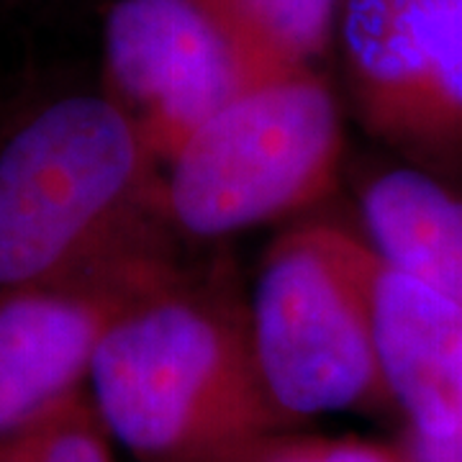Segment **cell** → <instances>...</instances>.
<instances>
[{"label":"cell","instance_id":"cell-1","mask_svg":"<svg viewBox=\"0 0 462 462\" xmlns=\"http://www.w3.org/2000/svg\"><path fill=\"white\" fill-rule=\"evenodd\" d=\"M88 393L136 462H239L285 431L260 378L249 293L229 263H180L124 309Z\"/></svg>","mask_w":462,"mask_h":462},{"label":"cell","instance_id":"cell-2","mask_svg":"<svg viewBox=\"0 0 462 462\" xmlns=\"http://www.w3.org/2000/svg\"><path fill=\"white\" fill-rule=\"evenodd\" d=\"M162 165L106 90L47 100L0 139V291L167 242Z\"/></svg>","mask_w":462,"mask_h":462},{"label":"cell","instance_id":"cell-3","mask_svg":"<svg viewBox=\"0 0 462 462\" xmlns=\"http://www.w3.org/2000/svg\"><path fill=\"white\" fill-rule=\"evenodd\" d=\"M373 263L365 234L327 221L298 224L263 254L249 327L285 430L321 413L391 409L373 327Z\"/></svg>","mask_w":462,"mask_h":462},{"label":"cell","instance_id":"cell-4","mask_svg":"<svg viewBox=\"0 0 462 462\" xmlns=\"http://www.w3.org/2000/svg\"><path fill=\"white\" fill-rule=\"evenodd\" d=\"M345 118L316 67L247 85L162 167L172 231L221 239L309 211L337 185Z\"/></svg>","mask_w":462,"mask_h":462},{"label":"cell","instance_id":"cell-5","mask_svg":"<svg viewBox=\"0 0 462 462\" xmlns=\"http://www.w3.org/2000/svg\"><path fill=\"white\" fill-rule=\"evenodd\" d=\"M352 111L409 165L462 178V0H339Z\"/></svg>","mask_w":462,"mask_h":462},{"label":"cell","instance_id":"cell-6","mask_svg":"<svg viewBox=\"0 0 462 462\" xmlns=\"http://www.w3.org/2000/svg\"><path fill=\"white\" fill-rule=\"evenodd\" d=\"M263 78L200 0H116L106 14L103 90L162 167Z\"/></svg>","mask_w":462,"mask_h":462},{"label":"cell","instance_id":"cell-7","mask_svg":"<svg viewBox=\"0 0 462 462\" xmlns=\"http://www.w3.org/2000/svg\"><path fill=\"white\" fill-rule=\"evenodd\" d=\"M178 264L167 239L69 281L0 291V445L88 391L106 331Z\"/></svg>","mask_w":462,"mask_h":462},{"label":"cell","instance_id":"cell-8","mask_svg":"<svg viewBox=\"0 0 462 462\" xmlns=\"http://www.w3.org/2000/svg\"><path fill=\"white\" fill-rule=\"evenodd\" d=\"M373 327L383 383L403 430H455L462 421V303L375 252Z\"/></svg>","mask_w":462,"mask_h":462},{"label":"cell","instance_id":"cell-9","mask_svg":"<svg viewBox=\"0 0 462 462\" xmlns=\"http://www.w3.org/2000/svg\"><path fill=\"white\" fill-rule=\"evenodd\" d=\"M365 239L385 263L462 303V185L416 165L373 172L360 188Z\"/></svg>","mask_w":462,"mask_h":462},{"label":"cell","instance_id":"cell-10","mask_svg":"<svg viewBox=\"0 0 462 462\" xmlns=\"http://www.w3.org/2000/svg\"><path fill=\"white\" fill-rule=\"evenodd\" d=\"M260 75L314 67L334 39L339 0H200Z\"/></svg>","mask_w":462,"mask_h":462},{"label":"cell","instance_id":"cell-11","mask_svg":"<svg viewBox=\"0 0 462 462\" xmlns=\"http://www.w3.org/2000/svg\"><path fill=\"white\" fill-rule=\"evenodd\" d=\"M114 445L85 391L0 445V462H116Z\"/></svg>","mask_w":462,"mask_h":462},{"label":"cell","instance_id":"cell-12","mask_svg":"<svg viewBox=\"0 0 462 462\" xmlns=\"http://www.w3.org/2000/svg\"><path fill=\"white\" fill-rule=\"evenodd\" d=\"M239 462H409L403 447L365 437H327L275 431L254 445Z\"/></svg>","mask_w":462,"mask_h":462},{"label":"cell","instance_id":"cell-13","mask_svg":"<svg viewBox=\"0 0 462 462\" xmlns=\"http://www.w3.org/2000/svg\"><path fill=\"white\" fill-rule=\"evenodd\" d=\"M398 445L409 462H462V421L445 434H419L403 430Z\"/></svg>","mask_w":462,"mask_h":462}]
</instances>
